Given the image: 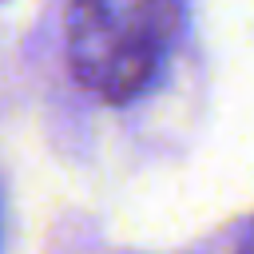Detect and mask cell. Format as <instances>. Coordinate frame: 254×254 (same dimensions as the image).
<instances>
[{
    "instance_id": "1",
    "label": "cell",
    "mask_w": 254,
    "mask_h": 254,
    "mask_svg": "<svg viewBox=\"0 0 254 254\" xmlns=\"http://www.w3.org/2000/svg\"><path fill=\"white\" fill-rule=\"evenodd\" d=\"M179 36V0H71L67 64L107 103L147 91Z\"/></svg>"
},
{
    "instance_id": "2",
    "label": "cell",
    "mask_w": 254,
    "mask_h": 254,
    "mask_svg": "<svg viewBox=\"0 0 254 254\" xmlns=\"http://www.w3.org/2000/svg\"><path fill=\"white\" fill-rule=\"evenodd\" d=\"M238 254H254V226L246 230V238L238 242Z\"/></svg>"
}]
</instances>
